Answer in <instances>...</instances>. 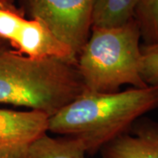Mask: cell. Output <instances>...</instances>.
<instances>
[{
	"label": "cell",
	"mask_w": 158,
	"mask_h": 158,
	"mask_svg": "<svg viewBox=\"0 0 158 158\" xmlns=\"http://www.w3.org/2000/svg\"><path fill=\"white\" fill-rule=\"evenodd\" d=\"M24 19L20 11L0 8V39L12 43Z\"/></svg>",
	"instance_id": "12"
},
{
	"label": "cell",
	"mask_w": 158,
	"mask_h": 158,
	"mask_svg": "<svg viewBox=\"0 0 158 158\" xmlns=\"http://www.w3.org/2000/svg\"><path fill=\"white\" fill-rule=\"evenodd\" d=\"M139 0H95L91 28H113L134 19Z\"/></svg>",
	"instance_id": "9"
},
{
	"label": "cell",
	"mask_w": 158,
	"mask_h": 158,
	"mask_svg": "<svg viewBox=\"0 0 158 158\" xmlns=\"http://www.w3.org/2000/svg\"><path fill=\"white\" fill-rule=\"evenodd\" d=\"M49 117L39 111L0 109V158H18L48 132Z\"/></svg>",
	"instance_id": "5"
},
{
	"label": "cell",
	"mask_w": 158,
	"mask_h": 158,
	"mask_svg": "<svg viewBox=\"0 0 158 158\" xmlns=\"http://www.w3.org/2000/svg\"><path fill=\"white\" fill-rule=\"evenodd\" d=\"M99 153L101 158H158V121L141 117Z\"/></svg>",
	"instance_id": "7"
},
{
	"label": "cell",
	"mask_w": 158,
	"mask_h": 158,
	"mask_svg": "<svg viewBox=\"0 0 158 158\" xmlns=\"http://www.w3.org/2000/svg\"><path fill=\"white\" fill-rule=\"evenodd\" d=\"M158 109V85L128 88L113 93L85 91L49 117L48 131L76 139L90 156L146 113Z\"/></svg>",
	"instance_id": "1"
},
{
	"label": "cell",
	"mask_w": 158,
	"mask_h": 158,
	"mask_svg": "<svg viewBox=\"0 0 158 158\" xmlns=\"http://www.w3.org/2000/svg\"><path fill=\"white\" fill-rule=\"evenodd\" d=\"M82 143L69 137H50L46 134L27 148L18 158H85Z\"/></svg>",
	"instance_id": "8"
},
{
	"label": "cell",
	"mask_w": 158,
	"mask_h": 158,
	"mask_svg": "<svg viewBox=\"0 0 158 158\" xmlns=\"http://www.w3.org/2000/svg\"><path fill=\"white\" fill-rule=\"evenodd\" d=\"M141 77L147 85H158V43L141 45Z\"/></svg>",
	"instance_id": "11"
},
{
	"label": "cell",
	"mask_w": 158,
	"mask_h": 158,
	"mask_svg": "<svg viewBox=\"0 0 158 158\" xmlns=\"http://www.w3.org/2000/svg\"><path fill=\"white\" fill-rule=\"evenodd\" d=\"M134 19L139 26L144 46L158 43V0H139Z\"/></svg>",
	"instance_id": "10"
},
{
	"label": "cell",
	"mask_w": 158,
	"mask_h": 158,
	"mask_svg": "<svg viewBox=\"0 0 158 158\" xmlns=\"http://www.w3.org/2000/svg\"><path fill=\"white\" fill-rule=\"evenodd\" d=\"M85 92L76 62L0 49V104L53 116Z\"/></svg>",
	"instance_id": "2"
},
{
	"label": "cell",
	"mask_w": 158,
	"mask_h": 158,
	"mask_svg": "<svg viewBox=\"0 0 158 158\" xmlns=\"http://www.w3.org/2000/svg\"><path fill=\"white\" fill-rule=\"evenodd\" d=\"M94 4L95 0H25L31 18L45 23L76 57L90 36Z\"/></svg>",
	"instance_id": "4"
},
{
	"label": "cell",
	"mask_w": 158,
	"mask_h": 158,
	"mask_svg": "<svg viewBox=\"0 0 158 158\" xmlns=\"http://www.w3.org/2000/svg\"><path fill=\"white\" fill-rule=\"evenodd\" d=\"M141 33L135 19L113 28H91L77 57L85 91L113 93L121 85L144 88L141 77Z\"/></svg>",
	"instance_id": "3"
},
{
	"label": "cell",
	"mask_w": 158,
	"mask_h": 158,
	"mask_svg": "<svg viewBox=\"0 0 158 158\" xmlns=\"http://www.w3.org/2000/svg\"><path fill=\"white\" fill-rule=\"evenodd\" d=\"M0 8H5L13 11H19L14 5V0H0Z\"/></svg>",
	"instance_id": "13"
},
{
	"label": "cell",
	"mask_w": 158,
	"mask_h": 158,
	"mask_svg": "<svg viewBox=\"0 0 158 158\" xmlns=\"http://www.w3.org/2000/svg\"><path fill=\"white\" fill-rule=\"evenodd\" d=\"M11 44L18 52L31 58H54L77 63L72 50L38 19H25Z\"/></svg>",
	"instance_id": "6"
},
{
	"label": "cell",
	"mask_w": 158,
	"mask_h": 158,
	"mask_svg": "<svg viewBox=\"0 0 158 158\" xmlns=\"http://www.w3.org/2000/svg\"><path fill=\"white\" fill-rule=\"evenodd\" d=\"M4 48H6V41L0 39V49Z\"/></svg>",
	"instance_id": "14"
}]
</instances>
